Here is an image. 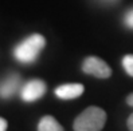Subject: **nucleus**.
Masks as SVG:
<instances>
[{
    "mask_svg": "<svg viewBox=\"0 0 133 131\" xmlns=\"http://www.w3.org/2000/svg\"><path fill=\"white\" fill-rule=\"evenodd\" d=\"M124 23H125V26H127V27L133 28V8L129 10L127 13H125V16H124Z\"/></svg>",
    "mask_w": 133,
    "mask_h": 131,
    "instance_id": "1a4fd4ad",
    "label": "nucleus"
},
{
    "mask_svg": "<svg viewBox=\"0 0 133 131\" xmlns=\"http://www.w3.org/2000/svg\"><path fill=\"white\" fill-rule=\"evenodd\" d=\"M46 47V39L41 34H32L22 40L14 48V56L23 64L34 63L38 59L41 51Z\"/></svg>",
    "mask_w": 133,
    "mask_h": 131,
    "instance_id": "f257e3e1",
    "label": "nucleus"
},
{
    "mask_svg": "<svg viewBox=\"0 0 133 131\" xmlns=\"http://www.w3.org/2000/svg\"><path fill=\"white\" fill-rule=\"evenodd\" d=\"M122 67L129 76H133V53H128L122 58Z\"/></svg>",
    "mask_w": 133,
    "mask_h": 131,
    "instance_id": "6e6552de",
    "label": "nucleus"
},
{
    "mask_svg": "<svg viewBox=\"0 0 133 131\" xmlns=\"http://www.w3.org/2000/svg\"><path fill=\"white\" fill-rule=\"evenodd\" d=\"M127 103H128L130 107H133V94H129V95H128V98H127Z\"/></svg>",
    "mask_w": 133,
    "mask_h": 131,
    "instance_id": "f8f14e48",
    "label": "nucleus"
},
{
    "mask_svg": "<svg viewBox=\"0 0 133 131\" xmlns=\"http://www.w3.org/2000/svg\"><path fill=\"white\" fill-rule=\"evenodd\" d=\"M105 2H116V0H105Z\"/></svg>",
    "mask_w": 133,
    "mask_h": 131,
    "instance_id": "ddd939ff",
    "label": "nucleus"
},
{
    "mask_svg": "<svg viewBox=\"0 0 133 131\" xmlns=\"http://www.w3.org/2000/svg\"><path fill=\"white\" fill-rule=\"evenodd\" d=\"M38 131H63V127L59 125V122L51 117L46 115L38 123Z\"/></svg>",
    "mask_w": 133,
    "mask_h": 131,
    "instance_id": "0eeeda50",
    "label": "nucleus"
},
{
    "mask_svg": "<svg viewBox=\"0 0 133 131\" xmlns=\"http://www.w3.org/2000/svg\"><path fill=\"white\" fill-rule=\"evenodd\" d=\"M106 122V112L97 106L83 110L74 120V131H101Z\"/></svg>",
    "mask_w": 133,
    "mask_h": 131,
    "instance_id": "f03ea898",
    "label": "nucleus"
},
{
    "mask_svg": "<svg viewBox=\"0 0 133 131\" xmlns=\"http://www.w3.org/2000/svg\"><path fill=\"white\" fill-rule=\"evenodd\" d=\"M85 91L83 84L81 83H66V84H61L55 88L54 94L58 96L59 99L63 101H70V99H77L79 98Z\"/></svg>",
    "mask_w": 133,
    "mask_h": 131,
    "instance_id": "39448f33",
    "label": "nucleus"
},
{
    "mask_svg": "<svg viewBox=\"0 0 133 131\" xmlns=\"http://www.w3.org/2000/svg\"><path fill=\"white\" fill-rule=\"evenodd\" d=\"M7 126H8V123L4 118H0V131H5L7 130Z\"/></svg>",
    "mask_w": 133,
    "mask_h": 131,
    "instance_id": "9d476101",
    "label": "nucleus"
},
{
    "mask_svg": "<svg viewBox=\"0 0 133 131\" xmlns=\"http://www.w3.org/2000/svg\"><path fill=\"white\" fill-rule=\"evenodd\" d=\"M22 84V79L18 74H11L0 82V98L10 99L15 95Z\"/></svg>",
    "mask_w": 133,
    "mask_h": 131,
    "instance_id": "423d86ee",
    "label": "nucleus"
},
{
    "mask_svg": "<svg viewBox=\"0 0 133 131\" xmlns=\"http://www.w3.org/2000/svg\"><path fill=\"white\" fill-rule=\"evenodd\" d=\"M46 90H47V86H46V83L43 80L41 79L28 80L20 90V98L22 101H24L27 103L35 102L46 94Z\"/></svg>",
    "mask_w": 133,
    "mask_h": 131,
    "instance_id": "20e7f679",
    "label": "nucleus"
},
{
    "mask_svg": "<svg viewBox=\"0 0 133 131\" xmlns=\"http://www.w3.org/2000/svg\"><path fill=\"white\" fill-rule=\"evenodd\" d=\"M82 71L99 79H108L112 75V68L105 60L97 56H88L82 63Z\"/></svg>",
    "mask_w": 133,
    "mask_h": 131,
    "instance_id": "7ed1b4c3",
    "label": "nucleus"
},
{
    "mask_svg": "<svg viewBox=\"0 0 133 131\" xmlns=\"http://www.w3.org/2000/svg\"><path fill=\"white\" fill-rule=\"evenodd\" d=\"M128 128L129 131H133V114H130L128 118Z\"/></svg>",
    "mask_w": 133,
    "mask_h": 131,
    "instance_id": "9b49d317",
    "label": "nucleus"
}]
</instances>
